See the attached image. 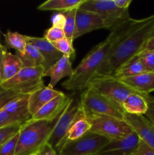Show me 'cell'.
Segmentation results:
<instances>
[{
    "label": "cell",
    "instance_id": "obj_11",
    "mask_svg": "<svg viewBox=\"0 0 154 155\" xmlns=\"http://www.w3.org/2000/svg\"><path fill=\"white\" fill-rule=\"evenodd\" d=\"M113 27L114 24L104 17L79 8L75 17V28L73 39H77L94 30L113 29Z\"/></svg>",
    "mask_w": 154,
    "mask_h": 155
},
{
    "label": "cell",
    "instance_id": "obj_24",
    "mask_svg": "<svg viewBox=\"0 0 154 155\" xmlns=\"http://www.w3.org/2000/svg\"><path fill=\"white\" fill-rule=\"evenodd\" d=\"M85 0H48L39 5L37 9L41 11H55L60 13L79 8Z\"/></svg>",
    "mask_w": 154,
    "mask_h": 155
},
{
    "label": "cell",
    "instance_id": "obj_17",
    "mask_svg": "<svg viewBox=\"0 0 154 155\" xmlns=\"http://www.w3.org/2000/svg\"><path fill=\"white\" fill-rule=\"evenodd\" d=\"M62 93L63 92L48 86H43L33 92L29 95V111L30 115L33 116L45 104Z\"/></svg>",
    "mask_w": 154,
    "mask_h": 155
},
{
    "label": "cell",
    "instance_id": "obj_7",
    "mask_svg": "<svg viewBox=\"0 0 154 155\" xmlns=\"http://www.w3.org/2000/svg\"><path fill=\"white\" fill-rule=\"evenodd\" d=\"M80 109V101L72 98L57 118L48 142L55 149L57 154L63 147L66 134L78 117Z\"/></svg>",
    "mask_w": 154,
    "mask_h": 155
},
{
    "label": "cell",
    "instance_id": "obj_14",
    "mask_svg": "<svg viewBox=\"0 0 154 155\" xmlns=\"http://www.w3.org/2000/svg\"><path fill=\"white\" fill-rule=\"evenodd\" d=\"M71 97L62 93L50 101L38 110L31 119L34 120L54 121L57 120L63 112L71 99Z\"/></svg>",
    "mask_w": 154,
    "mask_h": 155
},
{
    "label": "cell",
    "instance_id": "obj_43",
    "mask_svg": "<svg viewBox=\"0 0 154 155\" xmlns=\"http://www.w3.org/2000/svg\"><path fill=\"white\" fill-rule=\"evenodd\" d=\"M152 36H154V30H153V31H152V34H151V36H150V37H152Z\"/></svg>",
    "mask_w": 154,
    "mask_h": 155
},
{
    "label": "cell",
    "instance_id": "obj_2",
    "mask_svg": "<svg viewBox=\"0 0 154 155\" xmlns=\"http://www.w3.org/2000/svg\"><path fill=\"white\" fill-rule=\"evenodd\" d=\"M113 42V38L110 34L105 40L94 47L73 70L70 77L62 83V86L74 92H83L87 89L90 80L105 61Z\"/></svg>",
    "mask_w": 154,
    "mask_h": 155
},
{
    "label": "cell",
    "instance_id": "obj_41",
    "mask_svg": "<svg viewBox=\"0 0 154 155\" xmlns=\"http://www.w3.org/2000/svg\"><path fill=\"white\" fill-rule=\"evenodd\" d=\"M143 49H151L154 50V36L150 37L146 42L145 45L143 46Z\"/></svg>",
    "mask_w": 154,
    "mask_h": 155
},
{
    "label": "cell",
    "instance_id": "obj_16",
    "mask_svg": "<svg viewBox=\"0 0 154 155\" xmlns=\"http://www.w3.org/2000/svg\"><path fill=\"white\" fill-rule=\"evenodd\" d=\"M72 72L73 69L70 58L63 55L54 64L45 71L43 77H49L51 78L48 86L54 89V86L61 79L70 77Z\"/></svg>",
    "mask_w": 154,
    "mask_h": 155
},
{
    "label": "cell",
    "instance_id": "obj_27",
    "mask_svg": "<svg viewBox=\"0 0 154 155\" xmlns=\"http://www.w3.org/2000/svg\"><path fill=\"white\" fill-rule=\"evenodd\" d=\"M79 8H76L71 9L67 12H63L66 18V22L63 27V31L65 33V37L70 40L71 42H73L74 39V33H75V17H76V12Z\"/></svg>",
    "mask_w": 154,
    "mask_h": 155
},
{
    "label": "cell",
    "instance_id": "obj_23",
    "mask_svg": "<svg viewBox=\"0 0 154 155\" xmlns=\"http://www.w3.org/2000/svg\"><path fill=\"white\" fill-rule=\"evenodd\" d=\"M145 72H147V71H146L140 61L139 60L138 56L137 54L135 57L122 65L116 71L113 77L119 80H124V79L134 77V76L139 75Z\"/></svg>",
    "mask_w": 154,
    "mask_h": 155
},
{
    "label": "cell",
    "instance_id": "obj_8",
    "mask_svg": "<svg viewBox=\"0 0 154 155\" xmlns=\"http://www.w3.org/2000/svg\"><path fill=\"white\" fill-rule=\"evenodd\" d=\"M91 127V133L112 141L122 139L133 133L131 127L123 120L109 116H97L88 118Z\"/></svg>",
    "mask_w": 154,
    "mask_h": 155
},
{
    "label": "cell",
    "instance_id": "obj_40",
    "mask_svg": "<svg viewBox=\"0 0 154 155\" xmlns=\"http://www.w3.org/2000/svg\"><path fill=\"white\" fill-rule=\"evenodd\" d=\"M7 48L5 45H2L0 43V71H2V67L3 59H4V56L5 53L7 52Z\"/></svg>",
    "mask_w": 154,
    "mask_h": 155
},
{
    "label": "cell",
    "instance_id": "obj_36",
    "mask_svg": "<svg viewBox=\"0 0 154 155\" xmlns=\"http://www.w3.org/2000/svg\"><path fill=\"white\" fill-rule=\"evenodd\" d=\"M143 95L148 104V110L145 115L149 120L154 124V96L150 95H145V94H143Z\"/></svg>",
    "mask_w": 154,
    "mask_h": 155
},
{
    "label": "cell",
    "instance_id": "obj_28",
    "mask_svg": "<svg viewBox=\"0 0 154 155\" xmlns=\"http://www.w3.org/2000/svg\"><path fill=\"white\" fill-rule=\"evenodd\" d=\"M52 44L56 49L60 51L63 55L70 58L71 61L73 60L75 58V49L73 48L72 42L65 37L57 42H52Z\"/></svg>",
    "mask_w": 154,
    "mask_h": 155
},
{
    "label": "cell",
    "instance_id": "obj_26",
    "mask_svg": "<svg viewBox=\"0 0 154 155\" xmlns=\"http://www.w3.org/2000/svg\"><path fill=\"white\" fill-rule=\"evenodd\" d=\"M6 45L16 51V54H23L27 45L26 35L18 32H11L10 30L3 34Z\"/></svg>",
    "mask_w": 154,
    "mask_h": 155
},
{
    "label": "cell",
    "instance_id": "obj_29",
    "mask_svg": "<svg viewBox=\"0 0 154 155\" xmlns=\"http://www.w3.org/2000/svg\"><path fill=\"white\" fill-rule=\"evenodd\" d=\"M137 56L147 72H154V50L142 49Z\"/></svg>",
    "mask_w": 154,
    "mask_h": 155
},
{
    "label": "cell",
    "instance_id": "obj_25",
    "mask_svg": "<svg viewBox=\"0 0 154 155\" xmlns=\"http://www.w3.org/2000/svg\"><path fill=\"white\" fill-rule=\"evenodd\" d=\"M22 61L24 68L43 67L44 58L36 46L28 43L23 54H16Z\"/></svg>",
    "mask_w": 154,
    "mask_h": 155
},
{
    "label": "cell",
    "instance_id": "obj_22",
    "mask_svg": "<svg viewBox=\"0 0 154 155\" xmlns=\"http://www.w3.org/2000/svg\"><path fill=\"white\" fill-rule=\"evenodd\" d=\"M24 68V64L17 54L7 51L2 67V83L10 80Z\"/></svg>",
    "mask_w": 154,
    "mask_h": 155
},
{
    "label": "cell",
    "instance_id": "obj_18",
    "mask_svg": "<svg viewBox=\"0 0 154 155\" xmlns=\"http://www.w3.org/2000/svg\"><path fill=\"white\" fill-rule=\"evenodd\" d=\"M120 80L138 93L149 95L154 92V72H145Z\"/></svg>",
    "mask_w": 154,
    "mask_h": 155
},
{
    "label": "cell",
    "instance_id": "obj_15",
    "mask_svg": "<svg viewBox=\"0 0 154 155\" xmlns=\"http://www.w3.org/2000/svg\"><path fill=\"white\" fill-rule=\"evenodd\" d=\"M26 39L28 43L36 46L40 51L44 58L43 68L45 71L51 68L63 56L60 51L56 49L51 42H48L44 37L26 36Z\"/></svg>",
    "mask_w": 154,
    "mask_h": 155
},
{
    "label": "cell",
    "instance_id": "obj_12",
    "mask_svg": "<svg viewBox=\"0 0 154 155\" xmlns=\"http://www.w3.org/2000/svg\"><path fill=\"white\" fill-rule=\"evenodd\" d=\"M124 121L144 142L154 149V124L143 115L125 113Z\"/></svg>",
    "mask_w": 154,
    "mask_h": 155
},
{
    "label": "cell",
    "instance_id": "obj_33",
    "mask_svg": "<svg viewBox=\"0 0 154 155\" xmlns=\"http://www.w3.org/2000/svg\"><path fill=\"white\" fill-rule=\"evenodd\" d=\"M21 95H23L17 93L11 89H2L0 86V110L4 108V107L8 103Z\"/></svg>",
    "mask_w": 154,
    "mask_h": 155
},
{
    "label": "cell",
    "instance_id": "obj_34",
    "mask_svg": "<svg viewBox=\"0 0 154 155\" xmlns=\"http://www.w3.org/2000/svg\"><path fill=\"white\" fill-rule=\"evenodd\" d=\"M14 124H21L22 125L23 124L20 122L13 115L8 113L4 109H2L0 110V129L11 125H14Z\"/></svg>",
    "mask_w": 154,
    "mask_h": 155
},
{
    "label": "cell",
    "instance_id": "obj_9",
    "mask_svg": "<svg viewBox=\"0 0 154 155\" xmlns=\"http://www.w3.org/2000/svg\"><path fill=\"white\" fill-rule=\"evenodd\" d=\"M109 142L106 138L89 131L82 137L65 143L58 155H97Z\"/></svg>",
    "mask_w": 154,
    "mask_h": 155
},
{
    "label": "cell",
    "instance_id": "obj_10",
    "mask_svg": "<svg viewBox=\"0 0 154 155\" xmlns=\"http://www.w3.org/2000/svg\"><path fill=\"white\" fill-rule=\"evenodd\" d=\"M79 8L104 17L114 27L130 18L128 10H121L116 7L114 0H85Z\"/></svg>",
    "mask_w": 154,
    "mask_h": 155
},
{
    "label": "cell",
    "instance_id": "obj_4",
    "mask_svg": "<svg viewBox=\"0 0 154 155\" xmlns=\"http://www.w3.org/2000/svg\"><path fill=\"white\" fill-rule=\"evenodd\" d=\"M88 87L122 109L125 100L130 95L137 92L113 76H95L88 83Z\"/></svg>",
    "mask_w": 154,
    "mask_h": 155
},
{
    "label": "cell",
    "instance_id": "obj_1",
    "mask_svg": "<svg viewBox=\"0 0 154 155\" xmlns=\"http://www.w3.org/2000/svg\"><path fill=\"white\" fill-rule=\"evenodd\" d=\"M111 30L113 42L95 76H113L122 65L143 49L154 30V15L139 20L129 18Z\"/></svg>",
    "mask_w": 154,
    "mask_h": 155
},
{
    "label": "cell",
    "instance_id": "obj_21",
    "mask_svg": "<svg viewBox=\"0 0 154 155\" xmlns=\"http://www.w3.org/2000/svg\"><path fill=\"white\" fill-rule=\"evenodd\" d=\"M91 127V125L85 117V114L82 107L81 106V109H80L78 117L74 121L72 125L71 126L67 134H66L63 145L67 142H72V141H75L82 137L85 134L90 131Z\"/></svg>",
    "mask_w": 154,
    "mask_h": 155
},
{
    "label": "cell",
    "instance_id": "obj_32",
    "mask_svg": "<svg viewBox=\"0 0 154 155\" xmlns=\"http://www.w3.org/2000/svg\"><path fill=\"white\" fill-rule=\"evenodd\" d=\"M21 124H14L0 129V145L19 132Z\"/></svg>",
    "mask_w": 154,
    "mask_h": 155
},
{
    "label": "cell",
    "instance_id": "obj_30",
    "mask_svg": "<svg viewBox=\"0 0 154 155\" xmlns=\"http://www.w3.org/2000/svg\"><path fill=\"white\" fill-rule=\"evenodd\" d=\"M19 132L0 145V155H15Z\"/></svg>",
    "mask_w": 154,
    "mask_h": 155
},
{
    "label": "cell",
    "instance_id": "obj_44",
    "mask_svg": "<svg viewBox=\"0 0 154 155\" xmlns=\"http://www.w3.org/2000/svg\"><path fill=\"white\" fill-rule=\"evenodd\" d=\"M31 155H38V153H36V154H31Z\"/></svg>",
    "mask_w": 154,
    "mask_h": 155
},
{
    "label": "cell",
    "instance_id": "obj_19",
    "mask_svg": "<svg viewBox=\"0 0 154 155\" xmlns=\"http://www.w3.org/2000/svg\"><path fill=\"white\" fill-rule=\"evenodd\" d=\"M29 95H23L14 98L8 103L3 109L24 124L32 117L29 111Z\"/></svg>",
    "mask_w": 154,
    "mask_h": 155
},
{
    "label": "cell",
    "instance_id": "obj_39",
    "mask_svg": "<svg viewBox=\"0 0 154 155\" xmlns=\"http://www.w3.org/2000/svg\"><path fill=\"white\" fill-rule=\"evenodd\" d=\"M116 7L121 10H128L130 5L132 2V0H114Z\"/></svg>",
    "mask_w": 154,
    "mask_h": 155
},
{
    "label": "cell",
    "instance_id": "obj_5",
    "mask_svg": "<svg viewBox=\"0 0 154 155\" xmlns=\"http://www.w3.org/2000/svg\"><path fill=\"white\" fill-rule=\"evenodd\" d=\"M80 104L87 119L97 116H109L119 120L124 119L125 112L122 108L89 87L82 92Z\"/></svg>",
    "mask_w": 154,
    "mask_h": 155
},
{
    "label": "cell",
    "instance_id": "obj_35",
    "mask_svg": "<svg viewBox=\"0 0 154 155\" xmlns=\"http://www.w3.org/2000/svg\"><path fill=\"white\" fill-rule=\"evenodd\" d=\"M129 155H154V149L148 145L146 142L140 139L136 149Z\"/></svg>",
    "mask_w": 154,
    "mask_h": 155
},
{
    "label": "cell",
    "instance_id": "obj_20",
    "mask_svg": "<svg viewBox=\"0 0 154 155\" xmlns=\"http://www.w3.org/2000/svg\"><path fill=\"white\" fill-rule=\"evenodd\" d=\"M124 112L128 114L143 115L148 110V104L143 94L135 92L130 95L122 104Z\"/></svg>",
    "mask_w": 154,
    "mask_h": 155
},
{
    "label": "cell",
    "instance_id": "obj_38",
    "mask_svg": "<svg viewBox=\"0 0 154 155\" xmlns=\"http://www.w3.org/2000/svg\"><path fill=\"white\" fill-rule=\"evenodd\" d=\"M38 155H58V154L50 144L46 143L39 150Z\"/></svg>",
    "mask_w": 154,
    "mask_h": 155
},
{
    "label": "cell",
    "instance_id": "obj_13",
    "mask_svg": "<svg viewBox=\"0 0 154 155\" xmlns=\"http://www.w3.org/2000/svg\"><path fill=\"white\" fill-rule=\"evenodd\" d=\"M140 138L134 132L122 139L110 141L97 155H129L138 145Z\"/></svg>",
    "mask_w": 154,
    "mask_h": 155
},
{
    "label": "cell",
    "instance_id": "obj_37",
    "mask_svg": "<svg viewBox=\"0 0 154 155\" xmlns=\"http://www.w3.org/2000/svg\"><path fill=\"white\" fill-rule=\"evenodd\" d=\"M65 22H66V18H65L64 15L60 12L54 15L51 18V23H52V26L54 27H60V28L63 29Z\"/></svg>",
    "mask_w": 154,
    "mask_h": 155
},
{
    "label": "cell",
    "instance_id": "obj_3",
    "mask_svg": "<svg viewBox=\"0 0 154 155\" xmlns=\"http://www.w3.org/2000/svg\"><path fill=\"white\" fill-rule=\"evenodd\" d=\"M57 120L44 121L30 119L23 124L19 130L15 155H31L39 152L48 143Z\"/></svg>",
    "mask_w": 154,
    "mask_h": 155
},
{
    "label": "cell",
    "instance_id": "obj_31",
    "mask_svg": "<svg viewBox=\"0 0 154 155\" xmlns=\"http://www.w3.org/2000/svg\"><path fill=\"white\" fill-rule=\"evenodd\" d=\"M44 38L52 43L65 38V33L63 28L51 26L50 28L45 30L44 33Z\"/></svg>",
    "mask_w": 154,
    "mask_h": 155
},
{
    "label": "cell",
    "instance_id": "obj_6",
    "mask_svg": "<svg viewBox=\"0 0 154 155\" xmlns=\"http://www.w3.org/2000/svg\"><path fill=\"white\" fill-rule=\"evenodd\" d=\"M43 67L24 68L10 80L0 83L5 89H11L21 95H30L35 91L43 87Z\"/></svg>",
    "mask_w": 154,
    "mask_h": 155
},
{
    "label": "cell",
    "instance_id": "obj_42",
    "mask_svg": "<svg viewBox=\"0 0 154 155\" xmlns=\"http://www.w3.org/2000/svg\"><path fill=\"white\" fill-rule=\"evenodd\" d=\"M2 83V71H0V83Z\"/></svg>",
    "mask_w": 154,
    "mask_h": 155
}]
</instances>
